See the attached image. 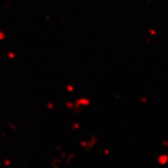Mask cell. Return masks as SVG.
Listing matches in <instances>:
<instances>
[{"mask_svg":"<svg viewBox=\"0 0 168 168\" xmlns=\"http://www.w3.org/2000/svg\"><path fill=\"white\" fill-rule=\"evenodd\" d=\"M89 104V100L88 99H80L76 101V106L78 105H88Z\"/></svg>","mask_w":168,"mask_h":168,"instance_id":"cell-1","label":"cell"},{"mask_svg":"<svg viewBox=\"0 0 168 168\" xmlns=\"http://www.w3.org/2000/svg\"><path fill=\"white\" fill-rule=\"evenodd\" d=\"M158 161H159V163H160V165H164V164H166V162L167 161V156L166 154H162V155H160V157L158 158Z\"/></svg>","mask_w":168,"mask_h":168,"instance_id":"cell-2","label":"cell"}]
</instances>
